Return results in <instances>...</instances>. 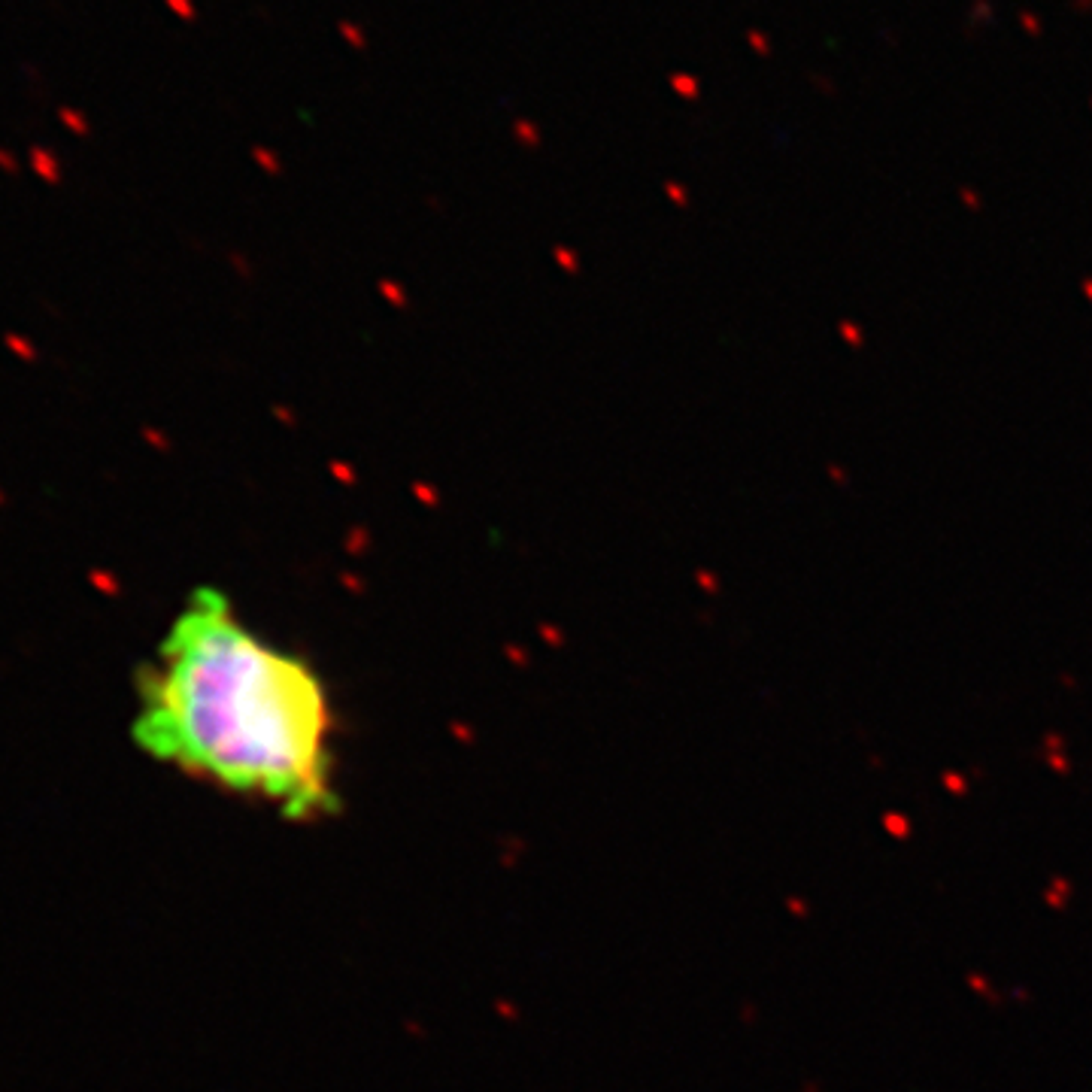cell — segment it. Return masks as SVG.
I'll return each mask as SVG.
<instances>
[{"label": "cell", "mask_w": 1092, "mask_h": 1092, "mask_svg": "<svg viewBox=\"0 0 1092 1092\" xmlns=\"http://www.w3.org/2000/svg\"><path fill=\"white\" fill-rule=\"evenodd\" d=\"M149 759L292 822L337 810V719L310 662L250 625L216 585L173 613L137 677Z\"/></svg>", "instance_id": "6da1fadb"}]
</instances>
